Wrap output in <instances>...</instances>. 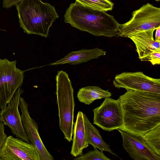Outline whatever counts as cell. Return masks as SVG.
Here are the masks:
<instances>
[{
  "label": "cell",
  "mask_w": 160,
  "mask_h": 160,
  "mask_svg": "<svg viewBox=\"0 0 160 160\" xmlns=\"http://www.w3.org/2000/svg\"><path fill=\"white\" fill-rule=\"evenodd\" d=\"M140 60L141 61H149L153 65H159L160 64V51L152 52Z\"/></svg>",
  "instance_id": "21"
},
{
  "label": "cell",
  "mask_w": 160,
  "mask_h": 160,
  "mask_svg": "<svg viewBox=\"0 0 160 160\" xmlns=\"http://www.w3.org/2000/svg\"><path fill=\"white\" fill-rule=\"evenodd\" d=\"M22 0H3V7L9 8L18 4Z\"/></svg>",
  "instance_id": "23"
},
{
  "label": "cell",
  "mask_w": 160,
  "mask_h": 160,
  "mask_svg": "<svg viewBox=\"0 0 160 160\" xmlns=\"http://www.w3.org/2000/svg\"><path fill=\"white\" fill-rule=\"evenodd\" d=\"M73 135L70 153L72 156L77 157L82 154L83 150L88 146L85 136L83 113L78 112L73 130Z\"/></svg>",
  "instance_id": "15"
},
{
  "label": "cell",
  "mask_w": 160,
  "mask_h": 160,
  "mask_svg": "<svg viewBox=\"0 0 160 160\" xmlns=\"http://www.w3.org/2000/svg\"><path fill=\"white\" fill-rule=\"evenodd\" d=\"M24 90L19 87L8 106L0 112V120L8 126L18 138L30 143L29 139L24 128L18 110L19 99Z\"/></svg>",
  "instance_id": "10"
},
{
  "label": "cell",
  "mask_w": 160,
  "mask_h": 160,
  "mask_svg": "<svg viewBox=\"0 0 160 160\" xmlns=\"http://www.w3.org/2000/svg\"><path fill=\"white\" fill-rule=\"evenodd\" d=\"M56 81L59 126L65 139L71 142L72 140L75 106L73 89L68 74L62 70L58 71Z\"/></svg>",
  "instance_id": "4"
},
{
  "label": "cell",
  "mask_w": 160,
  "mask_h": 160,
  "mask_svg": "<svg viewBox=\"0 0 160 160\" xmlns=\"http://www.w3.org/2000/svg\"><path fill=\"white\" fill-rule=\"evenodd\" d=\"M85 6L99 11H111L114 4L109 0H75Z\"/></svg>",
  "instance_id": "19"
},
{
  "label": "cell",
  "mask_w": 160,
  "mask_h": 160,
  "mask_svg": "<svg viewBox=\"0 0 160 160\" xmlns=\"http://www.w3.org/2000/svg\"><path fill=\"white\" fill-rule=\"evenodd\" d=\"M94 150L89 151L85 154H82L79 157L75 158V160H110L106 156L102 151H98L97 148Z\"/></svg>",
  "instance_id": "20"
},
{
  "label": "cell",
  "mask_w": 160,
  "mask_h": 160,
  "mask_svg": "<svg viewBox=\"0 0 160 160\" xmlns=\"http://www.w3.org/2000/svg\"><path fill=\"white\" fill-rule=\"evenodd\" d=\"M114 86L127 90L146 91L160 94V79L145 75L142 72H123L116 75Z\"/></svg>",
  "instance_id": "8"
},
{
  "label": "cell",
  "mask_w": 160,
  "mask_h": 160,
  "mask_svg": "<svg viewBox=\"0 0 160 160\" xmlns=\"http://www.w3.org/2000/svg\"><path fill=\"white\" fill-rule=\"evenodd\" d=\"M111 93L97 86H88L80 88L77 98L79 101L86 105H89L94 100L110 97Z\"/></svg>",
  "instance_id": "17"
},
{
  "label": "cell",
  "mask_w": 160,
  "mask_h": 160,
  "mask_svg": "<svg viewBox=\"0 0 160 160\" xmlns=\"http://www.w3.org/2000/svg\"><path fill=\"white\" fill-rule=\"evenodd\" d=\"M86 142L94 149L98 148L101 151L108 152L118 157L110 148V146L103 141L98 130L91 123L85 113H83Z\"/></svg>",
  "instance_id": "16"
},
{
  "label": "cell",
  "mask_w": 160,
  "mask_h": 160,
  "mask_svg": "<svg viewBox=\"0 0 160 160\" xmlns=\"http://www.w3.org/2000/svg\"><path fill=\"white\" fill-rule=\"evenodd\" d=\"M0 160H1L0 158Z\"/></svg>",
  "instance_id": "26"
},
{
  "label": "cell",
  "mask_w": 160,
  "mask_h": 160,
  "mask_svg": "<svg viewBox=\"0 0 160 160\" xmlns=\"http://www.w3.org/2000/svg\"><path fill=\"white\" fill-rule=\"evenodd\" d=\"M155 0L156 1L158 2V1H159L160 0Z\"/></svg>",
  "instance_id": "25"
},
{
  "label": "cell",
  "mask_w": 160,
  "mask_h": 160,
  "mask_svg": "<svg viewBox=\"0 0 160 160\" xmlns=\"http://www.w3.org/2000/svg\"><path fill=\"white\" fill-rule=\"evenodd\" d=\"M5 129L4 125L0 120V150L7 137L4 132Z\"/></svg>",
  "instance_id": "22"
},
{
  "label": "cell",
  "mask_w": 160,
  "mask_h": 160,
  "mask_svg": "<svg viewBox=\"0 0 160 160\" xmlns=\"http://www.w3.org/2000/svg\"><path fill=\"white\" fill-rule=\"evenodd\" d=\"M93 124L104 130L110 132L120 129L123 125L120 102L110 97L105 98L98 107L93 110Z\"/></svg>",
  "instance_id": "7"
},
{
  "label": "cell",
  "mask_w": 160,
  "mask_h": 160,
  "mask_svg": "<svg viewBox=\"0 0 160 160\" xmlns=\"http://www.w3.org/2000/svg\"><path fill=\"white\" fill-rule=\"evenodd\" d=\"M155 33V41L160 42V26L157 28Z\"/></svg>",
  "instance_id": "24"
},
{
  "label": "cell",
  "mask_w": 160,
  "mask_h": 160,
  "mask_svg": "<svg viewBox=\"0 0 160 160\" xmlns=\"http://www.w3.org/2000/svg\"><path fill=\"white\" fill-rule=\"evenodd\" d=\"M19 106L24 128L31 143L36 149L39 160H53L54 158L48 151L40 136L37 122L30 115L28 104L22 97L20 98Z\"/></svg>",
  "instance_id": "11"
},
{
  "label": "cell",
  "mask_w": 160,
  "mask_h": 160,
  "mask_svg": "<svg viewBox=\"0 0 160 160\" xmlns=\"http://www.w3.org/2000/svg\"><path fill=\"white\" fill-rule=\"evenodd\" d=\"M64 17L65 22L95 36L112 38L117 36L119 31L120 24L113 16L77 1L70 4Z\"/></svg>",
  "instance_id": "2"
},
{
  "label": "cell",
  "mask_w": 160,
  "mask_h": 160,
  "mask_svg": "<svg viewBox=\"0 0 160 160\" xmlns=\"http://www.w3.org/2000/svg\"><path fill=\"white\" fill-rule=\"evenodd\" d=\"M152 29L134 33L128 38L134 43L140 60L145 58L152 52L160 51V42L154 40Z\"/></svg>",
  "instance_id": "13"
},
{
  "label": "cell",
  "mask_w": 160,
  "mask_h": 160,
  "mask_svg": "<svg viewBox=\"0 0 160 160\" xmlns=\"http://www.w3.org/2000/svg\"><path fill=\"white\" fill-rule=\"evenodd\" d=\"M106 52L103 50L96 48L90 49H82L72 51L63 58L50 63L48 65L57 66L58 65L68 64L76 65L88 62L93 59H96L99 56L106 55Z\"/></svg>",
  "instance_id": "14"
},
{
  "label": "cell",
  "mask_w": 160,
  "mask_h": 160,
  "mask_svg": "<svg viewBox=\"0 0 160 160\" xmlns=\"http://www.w3.org/2000/svg\"><path fill=\"white\" fill-rule=\"evenodd\" d=\"M118 99L123 122L119 129L142 136L160 125V94L127 90Z\"/></svg>",
  "instance_id": "1"
},
{
  "label": "cell",
  "mask_w": 160,
  "mask_h": 160,
  "mask_svg": "<svg viewBox=\"0 0 160 160\" xmlns=\"http://www.w3.org/2000/svg\"><path fill=\"white\" fill-rule=\"evenodd\" d=\"M17 61L0 58V109L5 108L23 83L24 71L17 68Z\"/></svg>",
  "instance_id": "6"
},
{
  "label": "cell",
  "mask_w": 160,
  "mask_h": 160,
  "mask_svg": "<svg viewBox=\"0 0 160 160\" xmlns=\"http://www.w3.org/2000/svg\"><path fill=\"white\" fill-rule=\"evenodd\" d=\"M1 160H39L34 146L12 136L7 137L0 150Z\"/></svg>",
  "instance_id": "9"
},
{
  "label": "cell",
  "mask_w": 160,
  "mask_h": 160,
  "mask_svg": "<svg viewBox=\"0 0 160 160\" xmlns=\"http://www.w3.org/2000/svg\"><path fill=\"white\" fill-rule=\"evenodd\" d=\"M160 26V8L149 3L143 5L132 13L127 22L120 24L117 37L128 38L131 34L151 29Z\"/></svg>",
  "instance_id": "5"
},
{
  "label": "cell",
  "mask_w": 160,
  "mask_h": 160,
  "mask_svg": "<svg viewBox=\"0 0 160 160\" xmlns=\"http://www.w3.org/2000/svg\"><path fill=\"white\" fill-rule=\"evenodd\" d=\"M16 6L20 26L28 34L47 38L52 23L59 17L53 6L41 0H22Z\"/></svg>",
  "instance_id": "3"
},
{
  "label": "cell",
  "mask_w": 160,
  "mask_h": 160,
  "mask_svg": "<svg viewBox=\"0 0 160 160\" xmlns=\"http://www.w3.org/2000/svg\"><path fill=\"white\" fill-rule=\"evenodd\" d=\"M141 136L155 152L160 155V125Z\"/></svg>",
  "instance_id": "18"
},
{
  "label": "cell",
  "mask_w": 160,
  "mask_h": 160,
  "mask_svg": "<svg viewBox=\"0 0 160 160\" xmlns=\"http://www.w3.org/2000/svg\"><path fill=\"white\" fill-rule=\"evenodd\" d=\"M125 150L135 160H160L157 154L147 143L141 136L131 134L119 129Z\"/></svg>",
  "instance_id": "12"
}]
</instances>
